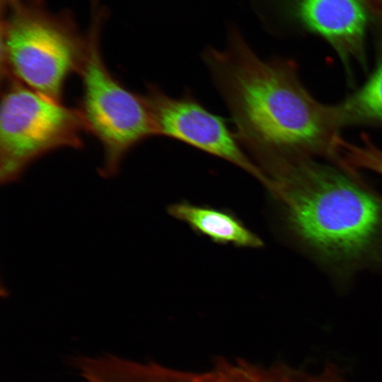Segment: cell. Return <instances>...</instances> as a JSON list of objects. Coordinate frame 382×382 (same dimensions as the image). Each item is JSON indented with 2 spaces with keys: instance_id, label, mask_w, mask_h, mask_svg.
<instances>
[{
  "instance_id": "cell-12",
  "label": "cell",
  "mask_w": 382,
  "mask_h": 382,
  "mask_svg": "<svg viewBox=\"0 0 382 382\" xmlns=\"http://www.w3.org/2000/svg\"><path fill=\"white\" fill-rule=\"evenodd\" d=\"M369 8L382 18V0H366Z\"/></svg>"
},
{
  "instance_id": "cell-7",
  "label": "cell",
  "mask_w": 382,
  "mask_h": 382,
  "mask_svg": "<svg viewBox=\"0 0 382 382\" xmlns=\"http://www.w3.org/2000/svg\"><path fill=\"white\" fill-rule=\"evenodd\" d=\"M289 20L323 37L347 62L364 56L366 0H265Z\"/></svg>"
},
{
  "instance_id": "cell-1",
  "label": "cell",
  "mask_w": 382,
  "mask_h": 382,
  "mask_svg": "<svg viewBox=\"0 0 382 382\" xmlns=\"http://www.w3.org/2000/svg\"><path fill=\"white\" fill-rule=\"evenodd\" d=\"M203 60L239 143L265 175L296 156H336L340 125L335 107L312 97L293 63L262 59L233 27L226 47L206 49Z\"/></svg>"
},
{
  "instance_id": "cell-11",
  "label": "cell",
  "mask_w": 382,
  "mask_h": 382,
  "mask_svg": "<svg viewBox=\"0 0 382 382\" xmlns=\"http://www.w3.org/2000/svg\"><path fill=\"white\" fill-rule=\"evenodd\" d=\"M23 0H0L1 15H4L16 7Z\"/></svg>"
},
{
  "instance_id": "cell-2",
  "label": "cell",
  "mask_w": 382,
  "mask_h": 382,
  "mask_svg": "<svg viewBox=\"0 0 382 382\" xmlns=\"http://www.w3.org/2000/svg\"><path fill=\"white\" fill-rule=\"evenodd\" d=\"M344 166L296 156L267 174L266 188L287 233L318 260L345 272L382 270V197Z\"/></svg>"
},
{
  "instance_id": "cell-3",
  "label": "cell",
  "mask_w": 382,
  "mask_h": 382,
  "mask_svg": "<svg viewBox=\"0 0 382 382\" xmlns=\"http://www.w3.org/2000/svg\"><path fill=\"white\" fill-rule=\"evenodd\" d=\"M88 49L69 11L53 13L42 0L22 1L1 16V76L62 102L68 77L79 71Z\"/></svg>"
},
{
  "instance_id": "cell-10",
  "label": "cell",
  "mask_w": 382,
  "mask_h": 382,
  "mask_svg": "<svg viewBox=\"0 0 382 382\" xmlns=\"http://www.w3.org/2000/svg\"><path fill=\"white\" fill-rule=\"evenodd\" d=\"M335 108L340 126L359 122L382 125V57L363 86Z\"/></svg>"
},
{
  "instance_id": "cell-8",
  "label": "cell",
  "mask_w": 382,
  "mask_h": 382,
  "mask_svg": "<svg viewBox=\"0 0 382 382\" xmlns=\"http://www.w3.org/2000/svg\"><path fill=\"white\" fill-rule=\"evenodd\" d=\"M168 213L214 243L238 248H260L262 240L233 213L188 202L170 204Z\"/></svg>"
},
{
  "instance_id": "cell-6",
  "label": "cell",
  "mask_w": 382,
  "mask_h": 382,
  "mask_svg": "<svg viewBox=\"0 0 382 382\" xmlns=\"http://www.w3.org/2000/svg\"><path fill=\"white\" fill-rule=\"evenodd\" d=\"M152 116L155 133L178 140L245 170L265 187L268 179L239 143L225 120L186 93L168 95L149 86L144 95Z\"/></svg>"
},
{
  "instance_id": "cell-9",
  "label": "cell",
  "mask_w": 382,
  "mask_h": 382,
  "mask_svg": "<svg viewBox=\"0 0 382 382\" xmlns=\"http://www.w3.org/2000/svg\"><path fill=\"white\" fill-rule=\"evenodd\" d=\"M150 382H301L289 370L277 365L265 366L243 360L221 361L203 372L168 369Z\"/></svg>"
},
{
  "instance_id": "cell-4",
  "label": "cell",
  "mask_w": 382,
  "mask_h": 382,
  "mask_svg": "<svg viewBox=\"0 0 382 382\" xmlns=\"http://www.w3.org/2000/svg\"><path fill=\"white\" fill-rule=\"evenodd\" d=\"M91 14L87 52L79 71L82 96L78 110L86 131L102 145L100 173L111 177L129 150L156 133L145 96L127 89L104 62L99 43L104 15L98 4L92 6Z\"/></svg>"
},
{
  "instance_id": "cell-5",
  "label": "cell",
  "mask_w": 382,
  "mask_h": 382,
  "mask_svg": "<svg viewBox=\"0 0 382 382\" xmlns=\"http://www.w3.org/2000/svg\"><path fill=\"white\" fill-rule=\"evenodd\" d=\"M0 178L18 180L42 156L83 146L85 126L78 109L68 108L13 79L1 82Z\"/></svg>"
}]
</instances>
